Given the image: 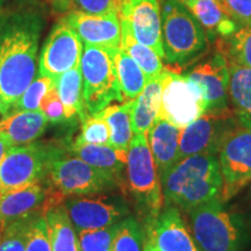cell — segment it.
<instances>
[{
  "label": "cell",
  "instance_id": "ee69618b",
  "mask_svg": "<svg viewBox=\"0 0 251 251\" xmlns=\"http://www.w3.org/2000/svg\"><path fill=\"white\" fill-rule=\"evenodd\" d=\"M250 192H251V188H250Z\"/></svg>",
  "mask_w": 251,
  "mask_h": 251
},
{
  "label": "cell",
  "instance_id": "ba28073f",
  "mask_svg": "<svg viewBox=\"0 0 251 251\" xmlns=\"http://www.w3.org/2000/svg\"><path fill=\"white\" fill-rule=\"evenodd\" d=\"M55 150L39 143L12 147L0 162V194L46 179Z\"/></svg>",
  "mask_w": 251,
  "mask_h": 251
},
{
  "label": "cell",
  "instance_id": "44dd1931",
  "mask_svg": "<svg viewBox=\"0 0 251 251\" xmlns=\"http://www.w3.org/2000/svg\"><path fill=\"white\" fill-rule=\"evenodd\" d=\"M72 156L108 172L122 180V175L127 165L128 150L119 149L111 144H75L69 149Z\"/></svg>",
  "mask_w": 251,
  "mask_h": 251
},
{
  "label": "cell",
  "instance_id": "52a82bcc",
  "mask_svg": "<svg viewBox=\"0 0 251 251\" xmlns=\"http://www.w3.org/2000/svg\"><path fill=\"white\" fill-rule=\"evenodd\" d=\"M46 179L65 197L103 193L115 190L120 185L113 175L90 165L78 157L63 155L58 149L50 159Z\"/></svg>",
  "mask_w": 251,
  "mask_h": 251
},
{
  "label": "cell",
  "instance_id": "277c9868",
  "mask_svg": "<svg viewBox=\"0 0 251 251\" xmlns=\"http://www.w3.org/2000/svg\"><path fill=\"white\" fill-rule=\"evenodd\" d=\"M117 50L84 43L79 68L87 115L98 114L114 101L125 102L115 65Z\"/></svg>",
  "mask_w": 251,
  "mask_h": 251
},
{
  "label": "cell",
  "instance_id": "836d02e7",
  "mask_svg": "<svg viewBox=\"0 0 251 251\" xmlns=\"http://www.w3.org/2000/svg\"><path fill=\"white\" fill-rule=\"evenodd\" d=\"M75 144H109V128L101 115H86Z\"/></svg>",
  "mask_w": 251,
  "mask_h": 251
},
{
  "label": "cell",
  "instance_id": "6da1fadb",
  "mask_svg": "<svg viewBox=\"0 0 251 251\" xmlns=\"http://www.w3.org/2000/svg\"><path fill=\"white\" fill-rule=\"evenodd\" d=\"M45 20L34 9H18L0 21V93L9 108L36 78Z\"/></svg>",
  "mask_w": 251,
  "mask_h": 251
},
{
  "label": "cell",
  "instance_id": "d6a6232c",
  "mask_svg": "<svg viewBox=\"0 0 251 251\" xmlns=\"http://www.w3.org/2000/svg\"><path fill=\"white\" fill-rule=\"evenodd\" d=\"M54 85V78L40 75V77L31 81L23 96L11 106L8 113L17 111H39L41 99Z\"/></svg>",
  "mask_w": 251,
  "mask_h": 251
},
{
  "label": "cell",
  "instance_id": "ffe728a7",
  "mask_svg": "<svg viewBox=\"0 0 251 251\" xmlns=\"http://www.w3.org/2000/svg\"><path fill=\"white\" fill-rule=\"evenodd\" d=\"M49 121L40 111H17L0 120V133L6 135L13 146H26L40 139Z\"/></svg>",
  "mask_w": 251,
  "mask_h": 251
},
{
  "label": "cell",
  "instance_id": "d590c367",
  "mask_svg": "<svg viewBox=\"0 0 251 251\" xmlns=\"http://www.w3.org/2000/svg\"><path fill=\"white\" fill-rule=\"evenodd\" d=\"M26 251H52L45 215L31 220L27 231Z\"/></svg>",
  "mask_w": 251,
  "mask_h": 251
},
{
  "label": "cell",
  "instance_id": "f1b7e54d",
  "mask_svg": "<svg viewBox=\"0 0 251 251\" xmlns=\"http://www.w3.org/2000/svg\"><path fill=\"white\" fill-rule=\"evenodd\" d=\"M115 65H117L119 84L125 101L136 99L148 83L143 70L121 48L115 52Z\"/></svg>",
  "mask_w": 251,
  "mask_h": 251
},
{
  "label": "cell",
  "instance_id": "4fadbf2b",
  "mask_svg": "<svg viewBox=\"0 0 251 251\" xmlns=\"http://www.w3.org/2000/svg\"><path fill=\"white\" fill-rule=\"evenodd\" d=\"M68 197L43 179L0 194V227L26 216L41 214L63 205Z\"/></svg>",
  "mask_w": 251,
  "mask_h": 251
},
{
  "label": "cell",
  "instance_id": "484cf974",
  "mask_svg": "<svg viewBox=\"0 0 251 251\" xmlns=\"http://www.w3.org/2000/svg\"><path fill=\"white\" fill-rule=\"evenodd\" d=\"M59 98L62 100L63 108L67 120L79 115L80 120L86 117L85 106L83 98V78L80 68L71 69L55 79Z\"/></svg>",
  "mask_w": 251,
  "mask_h": 251
},
{
  "label": "cell",
  "instance_id": "603a6c76",
  "mask_svg": "<svg viewBox=\"0 0 251 251\" xmlns=\"http://www.w3.org/2000/svg\"><path fill=\"white\" fill-rule=\"evenodd\" d=\"M163 79L158 77L148 80L142 93L133 100L131 106V127L134 134H146L161 108Z\"/></svg>",
  "mask_w": 251,
  "mask_h": 251
},
{
  "label": "cell",
  "instance_id": "74e56055",
  "mask_svg": "<svg viewBox=\"0 0 251 251\" xmlns=\"http://www.w3.org/2000/svg\"><path fill=\"white\" fill-rule=\"evenodd\" d=\"M124 0H71V5L77 11L92 14L120 13Z\"/></svg>",
  "mask_w": 251,
  "mask_h": 251
},
{
  "label": "cell",
  "instance_id": "9c48e42d",
  "mask_svg": "<svg viewBox=\"0 0 251 251\" xmlns=\"http://www.w3.org/2000/svg\"><path fill=\"white\" fill-rule=\"evenodd\" d=\"M162 79L159 118L183 129L205 114L201 91L190 78L164 69L162 71Z\"/></svg>",
  "mask_w": 251,
  "mask_h": 251
},
{
  "label": "cell",
  "instance_id": "d6986e66",
  "mask_svg": "<svg viewBox=\"0 0 251 251\" xmlns=\"http://www.w3.org/2000/svg\"><path fill=\"white\" fill-rule=\"evenodd\" d=\"M180 134V128L159 117L155 119L146 133L159 177L177 163Z\"/></svg>",
  "mask_w": 251,
  "mask_h": 251
},
{
  "label": "cell",
  "instance_id": "2e32d148",
  "mask_svg": "<svg viewBox=\"0 0 251 251\" xmlns=\"http://www.w3.org/2000/svg\"><path fill=\"white\" fill-rule=\"evenodd\" d=\"M119 17L128 24L135 39L164 58L162 12L158 0H124Z\"/></svg>",
  "mask_w": 251,
  "mask_h": 251
},
{
  "label": "cell",
  "instance_id": "f546056e",
  "mask_svg": "<svg viewBox=\"0 0 251 251\" xmlns=\"http://www.w3.org/2000/svg\"><path fill=\"white\" fill-rule=\"evenodd\" d=\"M144 238L146 234L137 220L126 218L121 220L112 251H143Z\"/></svg>",
  "mask_w": 251,
  "mask_h": 251
},
{
  "label": "cell",
  "instance_id": "9a60e30c",
  "mask_svg": "<svg viewBox=\"0 0 251 251\" xmlns=\"http://www.w3.org/2000/svg\"><path fill=\"white\" fill-rule=\"evenodd\" d=\"M201 91L206 113L228 111L229 65L222 54H215L211 59L197 65L185 74Z\"/></svg>",
  "mask_w": 251,
  "mask_h": 251
},
{
  "label": "cell",
  "instance_id": "8992f818",
  "mask_svg": "<svg viewBox=\"0 0 251 251\" xmlns=\"http://www.w3.org/2000/svg\"><path fill=\"white\" fill-rule=\"evenodd\" d=\"M127 181L137 209L146 221L155 219L164 207L161 177L146 134H135L128 149Z\"/></svg>",
  "mask_w": 251,
  "mask_h": 251
},
{
  "label": "cell",
  "instance_id": "83f0119b",
  "mask_svg": "<svg viewBox=\"0 0 251 251\" xmlns=\"http://www.w3.org/2000/svg\"><path fill=\"white\" fill-rule=\"evenodd\" d=\"M120 48L124 49L139 64V67L142 69L148 80L158 77L161 72L164 70L162 58L151 48L142 45L135 39L128 24L124 20H121Z\"/></svg>",
  "mask_w": 251,
  "mask_h": 251
},
{
  "label": "cell",
  "instance_id": "7402d4cb",
  "mask_svg": "<svg viewBox=\"0 0 251 251\" xmlns=\"http://www.w3.org/2000/svg\"><path fill=\"white\" fill-rule=\"evenodd\" d=\"M229 99L240 127L251 129V69L228 62Z\"/></svg>",
  "mask_w": 251,
  "mask_h": 251
},
{
  "label": "cell",
  "instance_id": "b9f144b4",
  "mask_svg": "<svg viewBox=\"0 0 251 251\" xmlns=\"http://www.w3.org/2000/svg\"><path fill=\"white\" fill-rule=\"evenodd\" d=\"M143 251H159V250H158V248L153 244L152 241L146 236V238H144Z\"/></svg>",
  "mask_w": 251,
  "mask_h": 251
},
{
  "label": "cell",
  "instance_id": "4dcf8cb0",
  "mask_svg": "<svg viewBox=\"0 0 251 251\" xmlns=\"http://www.w3.org/2000/svg\"><path fill=\"white\" fill-rule=\"evenodd\" d=\"M120 222L107 227L77 233L79 251H112L113 242L120 227Z\"/></svg>",
  "mask_w": 251,
  "mask_h": 251
},
{
  "label": "cell",
  "instance_id": "ac0fdd59",
  "mask_svg": "<svg viewBox=\"0 0 251 251\" xmlns=\"http://www.w3.org/2000/svg\"><path fill=\"white\" fill-rule=\"evenodd\" d=\"M144 234L159 251H200L175 206H165L155 219L148 220Z\"/></svg>",
  "mask_w": 251,
  "mask_h": 251
},
{
  "label": "cell",
  "instance_id": "7c38bea8",
  "mask_svg": "<svg viewBox=\"0 0 251 251\" xmlns=\"http://www.w3.org/2000/svg\"><path fill=\"white\" fill-rule=\"evenodd\" d=\"M64 206L77 233L118 224L129 215L128 205L121 197L101 193L68 197Z\"/></svg>",
  "mask_w": 251,
  "mask_h": 251
},
{
  "label": "cell",
  "instance_id": "d4e9b609",
  "mask_svg": "<svg viewBox=\"0 0 251 251\" xmlns=\"http://www.w3.org/2000/svg\"><path fill=\"white\" fill-rule=\"evenodd\" d=\"M45 219L52 251H79L78 234L64 203L47 212Z\"/></svg>",
  "mask_w": 251,
  "mask_h": 251
},
{
  "label": "cell",
  "instance_id": "e0dca14e",
  "mask_svg": "<svg viewBox=\"0 0 251 251\" xmlns=\"http://www.w3.org/2000/svg\"><path fill=\"white\" fill-rule=\"evenodd\" d=\"M64 21L85 45L109 49L121 47V20L118 13L92 14L74 11L64 18Z\"/></svg>",
  "mask_w": 251,
  "mask_h": 251
},
{
  "label": "cell",
  "instance_id": "ab89813d",
  "mask_svg": "<svg viewBox=\"0 0 251 251\" xmlns=\"http://www.w3.org/2000/svg\"><path fill=\"white\" fill-rule=\"evenodd\" d=\"M12 147H13V143L11 142V140L6 135L0 133V162L2 161V158L6 156V153L9 151Z\"/></svg>",
  "mask_w": 251,
  "mask_h": 251
},
{
  "label": "cell",
  "instance_id": "5b68a950",
  "mask_svg": "<svg viewBox=\"0 0 251 251\" xmlns=\"http://www.w3.org/2000/svg\"><path fill=\"white\" fill-rule=\"evenodd\" d=\"M162 31L164 59L170 64L184 65L201 55L207 48L202 26L180 0H164Z\"/></svg>",
  "mask_w": 251,
  "mask_h": 251
},
{
  "label": "cell",
  "instance_id": "5bb4252c",
  "mask_svg": "<svg viewBox=\"0 0 251 251\" xmlns=\"http://www.w3.org/2000/svg\"><path fill=\"white\" fill-rule=\"evenodd\" d=\"M83 41L64 20L50 31L40 55L41 76L56 78L71 69L78 68L83 55Z\"/></svg>",
  "mask_w": 251,
  "mask_h": 251
},
{
  "label": "cell",
  "instance_id": "7bdbcfd3",
  "mask_svg": "<svg viewBox=\"0 0 251 251\" xmlns=\"http://www.w3.org/2000/svg\"><path fill=\"white\" fill-rule=\"evenodd\" d=\"M5 2H6V0H0V21H1V19L5 14V9H4Z\"/></svg>",
  "mask_w": 251,
  "mask_h": 251
},
{
  "label": "cell",
  "instance_id": "7a4b0ae2",
  "mask_svg": "<svg viewBox=\"0 0 251 251\" xmlns=\"http://www.w3.org/2000/svg\"><path fill=\"white\" fill-rule=\"evenodd\" d=\"M165 206L184 212L221 199L222 175L218 155L197 153L178 161L161 176Z\"/></svg>",
  "mask_w": 251,
  "mask_h": 251
},
{
  "label": "cell",
  "instance_id": "30bf717a",
  "mask_svg": "<svg viewBox=\"0 0 251 251\" xmlns=\"http://www.w3.org/2000/svg\"><path fill=\"white\" fill-rule=\"evenodd\" d=\"M222 175V202L251 183V129L238 127L228 135L218 152Z\"/></svg>",
  "mask_w": 251,
  "mask_h": 251
},
{
  "label": "cell",
  "instance_id": "8fae6325",
  "mask_svg": "<svg viewBox=\"0 0 251 251\" xmlns=\"http://www.w3.org/2000/svg\"><path fill=\"white\" fill-rule=\"evenodd\" d=\"M238 127L234 113H206L181 129L177 162L197 153L218 155L228 135Z\"/></svg>",
  "mask_w": 251,
  "mask_h": 251
},
{
  "label": "cell",
  "instance_id": "60d3db41",
  "mask_svg": "<svg viewBox=\"0 0 251 251\" xmlns=\"http://www.w3.org/2000/svg\"><path fill=\"white\" fill-rule=\"evenodd\" d=\"M8 111H9V105L5 101L4 98H2L1 93H0V115H1L2 118L6 117V115L8 114Z\"/></svg>",
  "mask_w": 251,
  "mask_h": 251
},
{
  "label": "cell",
  "instance_id": "f35d334b",
  "mask_svg": "<svg viewBox=\"0 0 251 251\" xmlns=\"http://www.w3.org/2000/svg\"><path fill=\"white\" fill-rule=\"evenodd\" d=\"M231 18L251 27V0H220Z\"/></svg>",
  "mask_w": 251,
  "mask_h": 251
},
{
  "label": "cell",
  "instance_id": "e575fe53",
  "mask_svg": "<svg viewBox=\"0 0 251 251\" xmlns=\"http://www.w3.org/2000/svg\"><path fill=\"white\" fill-rule=\"evenodd\" d=\"M229 62L251 69V27L238 28L229 36Z\"/></svg>",
  "mask_w": 251,
  "mask_h": 251
},
{
  "label": "cell",
  "instance_id": "3957f363",
  "mask_svg": "<svg viewBox=\"0 0 251 251\" xmlns=\"http://www.w3.org/2000/svg\"><path fill=\"white\" fill-rule=\"evenodd\" d=\"M193 238L200 251H243L248 242L247 227L240 215L214 199L188 212Z\"/></svg>",
  "mask_w": 251,
  "mask_h": 251
},
{
  "label": "cell",
  "instance_id": "8d00e7d4",
  "mask_svg": "<svg viewBox=\"0 0 251 251\" xmlns=\"http://www.w3.org/2000/svg\"><path fill=\"white\" fill-rule=\"evenodd\" d=\"M40 111L45 114V117L48 119L51 124H58L65 119L64 108H63L62 100L59 98L57 87L54 85L47 92L40 102Z\"/></svg>",
  "mask_w": 251,
  "mask_h": 251
},
{
  "label": "cell",
  "instance_id": "4316f807",
  "mask_svg": "<svg viewBox=\"0 0 251 251\" xmlns=\"http://www.w3.org/2000/svg\"><path fill=\"white\" fill-rule=\"evenodd\" d=\"M131 106L133 100L121 105H111L98 113L105 119L109 128V144L115 148L128 150L134 137L131 127Z\"/></svg>",
  "mask_w": 251,
  "mask_h": 251
},
{
  "label": "cell",
  "instance_id": "1f68e13d",
  "mask_svg": "<svg viewBox=\"0 0 251 251\" xmlns=\"http://www.w3.org/2000/svg\"><path fill=\"white\" fill-rule=\"evenodd\" d=\"M39 215L26 216L0 227V251H26L28 227L31 220Z\"/></svg>",
  "mask_w": 251,
  "mask_h": 251
},
{
  "label": "cell",
  "instance_id": "cb8c5ba5",
  "mask_svg": "<svg viewBox=\"0 0 251 251\" xmlns=\"http://www.w3.org/2000/svg\"><path fill=\"white\" fill-rule=\"evenodd\" d=\"M202 27L211 33L229 37L236 30V24L220 0H180Z\"/></svg>",
  "mask_w": 251,
  "mask_h": 251
}]
</instances>
